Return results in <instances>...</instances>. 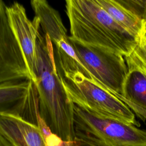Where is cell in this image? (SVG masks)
Listing matches in <instances>:
<instances>
[{
    "label": "cell",
    "mask_w": 146,
    "mask_h": 146,
    "mask_svg": "<svg viewBox=\"0 0 146 146\" xmlns=\"http://www.w3.org/2000/svg\"><path fill=\"white\" fill-rule=\"evenodd\" d=\"M37 92L31 80L0 84V113L21 117L37 125Z\"/></svg>",
    "instance_id": "52a82bcc"
},
{
    "label": "cell",
    "mask_w": 146,
    "mask_h": 146,
    "mask_svg": "<svg viewBox=\"0 0 146 146\" xmlns=\"http://www.w3.org/2000/svg\"><path fill=\"white\" fill-rule=\"evenodd\" d=\"M31 7L43 33L50 38L52 44L69 38L59 12L45 0H33Z\"/></svg>",
    "instance_id": "8fae6325"
},
{
    "label": "cell",
    "mask_w": 146,
    "mask_h": 146,
    "mask_svg": "<svg viewBox=\"0 0 146 146\" xmlns=\"http://www.w3.org/2000/svg\"><path fill=\"white\" fill-rule=\"evenodd\" d=\"M66 9L70 39L124 57L133 51L136 39L111 18L96 0H67Z\"/></svg>",
    "instance_id": "7a4b0ae2"
},
{
    "label": "cell",
    "mask_w": 146,
    "mask_h": 146,
    "mask_svg": "<svg viewBox=\"0 0 146 146\" xmlns=\"http://www.w3.org/2000/svg\"><path fill=\"white\" fill-rule=\"evenodd\" d=\"M34 76L40 116L62 140H74V104L68 98L57 71L52 43L40 26L37 33Z\"/></svg>",
    "instance_id": "6da1fadb"
},
{
    "label": "cell",
    "mask_w": 146,
    "mask_h": 146,
    "mask_svg": "<svg viewBox=\"0 0 146 146\" xmlns=\"http://www.w3.org/2000/svg\"><path fill=\"white\" fill-rule=\"evenodd\" d=\"M69 99L92 114L113 119L140 127L134 113L117 96L79 71H59Z\"/></svg>",
    "instance_id": "3957f363"
},
{
    "label": "cell",
    "mask_w": 146,
    "mask_h": 146,
    "mask_svg": "<svg viewBox=\"0 0 146 146\" xmlns=\"http://www.w3.org/2000/svg\"><path fill=\"white\" fill-rule=\"evenodd\" d=\"M124 58L146 72V32L144 30L136 39V44L132 52Z\"/></svg>",
    "instance_id": "5bb4252c"
},
{
    "label": "cell",
    "mask_w": 146,
    "mask_h": 146,
    "mask_svg": "<svg viewBox=\"0 0 146 146\" xmlns=\"http://www.w3.org/2000/svg\"><path fill=\"white\" fill-rule=\"evenodd\" d=\"M70 40L86 68L89 79L120 99L128 73L124 56L108 50L86 46Z\"/></svg>",
    "instance_id": "5b68a950"
},
{
    "label": "cell",
    "mask_w": 146,
    "mask_h": 146,
    "mask_svg": "<svg viewBox=\"0 0 146 146\" xmlns=\"http://www.w3.org/2000/svg\"><path fill=\"white\" fill-rule=\"evenodd\" d=\"M10 143H11V142H10ZM11 145H12V146H15V145H14V144H12V143H11Z\"/></svg>",
    "instance_id": "e0dca14e"
},
{
    "label": "cell",
    "mask_w": 146,
    "mask_h": 146,
    "mask_svg": "<svg viewBox=\"0 0 146 146\" xmlns=\"http://www.w3.org/2000/svg\"><path fill=\"white\" fill-rule=\"evenodd\" d=\"M0 146H12L11 143L0 134Z\"/></svg>",
    "instance_id": "9a60e30c"
},
{
    "label": "cell",
    "mask_w": 146,
    "mask_h": 146,
    "mask_svg": "<svg viewBox=\"0 0 146 146\" xmlns=\"http://www.w3.org/2000/svg\"><path fill=\"white\" fill-rule=\"evenodd\" d=\"M125 60L128 73L119 99L138 117L146 121V72L131 60Z\"/></svg>",
    "instance_id": "9c48e42d"
},
{
    "label": "cell",
    "mask_w": 146,
    "mask_h": 146,
    "mask_svg": "<svg viewBox=\"0 0 146 146\" xmlns=\"http://www.w3.org/2000/svg\"><path fill=\"white\" fill-rule=\"evenodd\" d=\"M143 30L146 32V12L143 18Z\"/></svg>",
    "instance_id": "2e32d148"
},
{
    "label": "cell",
    "mask_w": 146,
    "mask_h": 146,
    "mask_svg": "<svg viewBox=\"0 0 146 146\" xmlns=\"http://www.w3.org/2000/svg\"><path fill=\"white\" fill-rule=\"evenodd\" d=\"M98 3L122 28L136 39L143 30L142 19L119 1L96 0Z\"/></svg>",
    "instance_id": "7c38bea8"
},
{
    "label": "cell",
    "mask_w": 146,
    "mask_h": 146,
    "mask_svg": "<svg viewBox=\"0 0 146 146\" xmlns=\"http://www.w3.org/2000/svg\"><path fill=\"white\" fill-rule=\"evenodd\" d=\"M29 80L31 75L11 28L7 6L0 0V84Z\"/></svg>",
    "instance_id": "8992f818"
},
{
    "label": "cell",
    "mask_w": 146,
    "mask_h": 146,
    "mask_svg": "<svg viewBox=\"0 0 146 146\" xmlns=\"http://www.w3.org/2000/svg\"><path fill=\"white\" fill-rule=\"evenodd\" d=\"M41 133L46 146H107L100 141L77 137L73 140L66 141L53 133L50 129L41 132Z\"/></svg>",
    "instance_id": "4fadbf2b"
},
{
    "label": "cell",
    "mask_w": 146,
    "mask_h": 146,
    "mask_svg": "<svg viewBox=\"0 0 146 146\" xmlns=\"http://www.w3.org/2000/svg\"><path fill=\"white\" fill-rule=\"evenodd\" d=\"M0 134L15 146H46L38 127L18 116L0 113Z\"/></svg>",
    "instance_id": "30bf717a"
},
{
    "label": "cell",
    "mask_w": 146,
    "mask_h": 146,
    "mask_svg": "<svg viewBox=\"0 0 146 146\" xmlns=\"http://www.w3.org/2000/svg\"><path fill=\"white\" fill-rule=\"evenodd\" d=\"M7 14L11 28L23 54L31 80L34 82L37 33L40 26L39 20L36 17L32 21L30 20L24 6L17 2L7 6Z\"/></svg>",
    "instance_id": "ba28073f"
},
{
    "label": "cell",
    "mask_w": 146,
    "mask_h": 146,
    "mask_svg": "<svg viewBox=\"0 0 146 146\" xmlns=\"http://www.w3.org/2000/svg\"><path fill=\"white\" fill-rule=\"evenodd\" d=\"M74 124L79 138L100 141L107 146H146V129L92 114L76 105Z\"/></svg>",
    "instance_id": "277c9868"
}]
</instances>
